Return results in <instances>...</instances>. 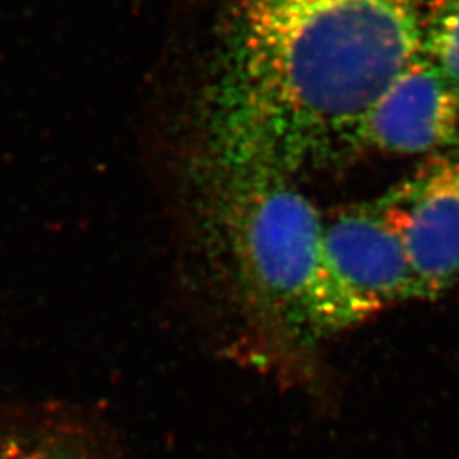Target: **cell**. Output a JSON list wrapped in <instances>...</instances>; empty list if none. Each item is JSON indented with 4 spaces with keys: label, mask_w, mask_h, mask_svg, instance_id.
I'll list each match as a JSON object with an SVG mask.
<instances>
[{
    "label": "cell",
    "mask_w": 459,
    "mask_h": 459,
    "mask_svg": "<svg viewBox=\"0 0 459 459\" xmlns=\"http://www.w3.org/2000/svg\"><path fill=\"white\" fill-rule=\"evenodd\" d=\"M422 38L419 0H238L210 99L216 162L288 178L352 148Z\"/></svg>",
    "instance_id": "obj_1"
},
{
    "label": "cell",
    "mask_w": 459,
    "mask_h": 459,
    "mask_svg": "<svg viewBox=\"0 0 459 459\" xmlns=\"http://www.w3.org/2000/svg\"><path fill=\"white\" fill-rule=\"evenodd\" d=\"M227 179L214 230L231 295L273 344L305 351L316 344L312 295L325 225L286 176L261 170Z\"/></svg>",
    "instance_id": "obj_2"
},
{
    "label": "cell",
    "mask_w": 459,
    "mask_h": 459,
    "mask_svg": "<svg viewBox=\"0 0 459 459\" xmlns=\"http://www.w3.org/2000/svg\"><path fill=\"white\" fill-rule=\"evenodd\" d=\"M411 299L420 295L407 250L377 203L344 212L325 225L312 295L316 342Z\"/></svg>",
    "instance_id": "obj_3"
},
{
    "label": "cell",
    "mask_w": 459,
    "mask_h": 459,
    "mask_svg": "<svg viewBox=\"0 0 459 459\" xmlns=\"http://www.w3.org/2000/svg\"><path fill=\"white\" fill-rule=\"evenodd\" d=\"M400 233L420 299L459 282V153L437 157L377 201Z\"/></svg>",
    "instance_id": "obj_4"
},
{
    "label": "cell",
    "mask_w": 459,
    "mask_h": 459,
    "mask_svg": "<svg viewBox=\"0 0 459 459\" xmlns=\"http://www.w3.org/2000/svg\"><path fill=\"white\" fill-rule=\"evenodd\" d=\"M458 143V100L420 53L364 115L352 147L424 155L441 153Z\"/></svg>",
    "instance_id": "obj_5"
},
{
    "label": "cell",
    "mask_w": 459,
    "mask_h": 459,
    "mask_svg": "<svg viewBox=\"0 0 459 459\" xmlns=\"http://www.w3.org/2000/svg\"><path fill=\"white\" fill-rule=\"evenodd\" d=\"M422 55L459 104V0H437L424 19Z\"/></svg>",
    "instance_id": "obj_6"
}]
</instances>
